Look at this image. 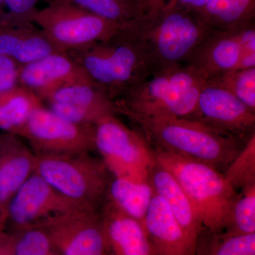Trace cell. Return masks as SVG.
<instances>
[{
	"mask_svg": "<svg viewBox=\"0 0 255 255\" xmlns=\"http://www.w3.org/2000/svg\"><path fill=\"white\" fill-rule=\"evenodd\" d=\"M196 14L211 30L234 29L255 21V0H211Z\"/></svg>",
	"mask_w": 255,
	"mask_h": 255,
	"instance_id": "22",
	"label": "cell"
},
{
	"mask_svg": "<svg viewBox=\"0 0 255 255\" xmlns=\"http://www.w3.org/2000/svg\"><path fill=\"white\" fill-rule=\"evenodd\" d=\"M95 126L65 120L43 105L33 111L19 137L36 154H75L95 151Z\"/></svg>",
	"mask_w": 255,
	"mask_h": 255,
	"instance_id": "9",
	"label": "cell"
},
{
	"mask_svg": "<svg viewBox=\"0 0 255 255\" xmlns=\"http://www.w3.org/2000/svg\"><path fill=\"white\" fill-rule=\"evenodd\" d=\"M223 174L236 191L255 185V132Z\"/></svg>",
	"mask_w": 255,
	"mask_h": 255,
	"instance_id": "27",
	"label": "cell"
},
{
	"mask_svg": "<svg viewBox=\"0 0 255 255\" xmlns=\"http://www.w3.org/2000/svg\"><path fill=\"white\" fill-rule=\"evenodd\" d=\"M191 119L242 140L255 132V112L227 90L206 81Z\"/></svg>",
	"mask_w": 255,
	"mask_h": 255,
	"instance_id": "13",
	"label": "cell"
},
{
	"mask_svg": "<svg viewBox=\"0 0 255 255\" xmlns=\"http://www.w3.org/2000/svg\"><path fill=\"white\" fill-rule=\"evenodd\" d=\"M155 160L182 188L204 228L223 232L239 194L222 172L203 162L154 147Z\"/></svg>",
	"mask_w": 255,
	"mask_h": 255,
	"instance_id": "5",
	"label": "cell"
},
{
	"mask_svg": "<svg viewBox=\"0 0 255 255\" xmlns=\"http://www.w3.org/2000/svg\"><path fill=\"white\" fill-rule=\"evenodd\" d=\"M100 212L107 255H155L143 226L106 199Z\"/></svg>",
	"mask_w": 255,
	"mask_h": 255,
	"instance_id": "17",
	"label": "cell"
},
{
	"mask_svg": "<svg viewBox=\"0 0 255 255\" xmlns=\"http://www.w3.org/2000/svg\"><path fill=\"white\" fill-rule=\"evenodd\" d=\"M167 0H150L151 6H153L159 4V3L164 2Z\"/></svg>",
	"mask_w": 255,
	"mask_h": 255,
	"instance_id": "35",
	"label": "cell"
},
{
	"mask_svg": "<svg viewBox=\"0 0 255 255\" xmlns=\"http://www.w3.org/2000/svg\"><path fill=\"white\" fill-rule=\"evenodd\" d=\"M62 51L41 31L26 26H0V55L7 57L19 66Z\"/></svg>",
	"mask_w": 255,
	"mask_h": 255,
	"instance_id": "20",
	"label": "cell"
},
{
	"mask_svg": "<svg viewBox=\"0 0 255 255\" xmlns=\"http://www.w3.org/2000/svg\"><path fill=\"white\" fill-rule=\"evenodd\" d=\"M15 233V255H59L46 233L33 226Z\"/></svg>",
	"mask_w": 255,
	"mask_h": 255,
	"instance_id": "29",
	"label": "cell"
},
{
	"mask_svg": "<svg viewBox=\"0 0 255 255\" xmlns=\"http://www.w3.org/2000/svg\"><path fill=\"white\" fill-rule=\"evenodd\" d=\"M6 210L0 203V233L6 231Z\"/></svg>",
	"mask_w": 255,
	"mask_h": 255,
	"instance_id": "34",
	"label": "cell"
},
{
	"mask_svg": "<svg viewBox=\"0 0 255 255\" xmlns=\"http://www.w3.org/2000/svg\"><path fill=\"white\" fill-rule=\"evenodd\" d=\"M195 255H255V233H215L204 228L196 241Z\"/></svg>",
	"mask_w": 255,
	"mask_h": 255,
	"instance_id": "25",
	"label": "cell"
},
{
	"mask_svg": "<svg viewBox=\"0 0 255 255\" xmlns=\"http://www.w3.org/2000/svg\"><path fill=\"white\" fill-rule=\"evenodd\" d=\"M59 255H107L100 210H79L40 224Z\"/></svg>",
	"mask_w": 255,
	"mask_h": 255,
	"instance_id": "11",
	"label": "cell"
},
{
	"mask_svg": "<svg viewBox=\"0 0 255 255\" xmlns=\"http://www.w3.org/2000/svg\"><path fill=\"white\" fill-rule=\"evenodd\" d=\"M15 233H0V255H15Z\"/></svg>",
	"mask_w": 255,
	"mask_h": 255,
	"instance_id": "33",
	"label": "cell"
},
{
	"mask_svg": "<svg viewBox=\"0 0 255 255\" xmlns=\"http://www.w3.org/2000/svg\"><path fill=\"white\" fill-rule=\"evenodd\" d=\"M36 160V153L21 137L0 133V203L5 210L18 189L34 173Z\"/></svg>",
	"mask_w": 255,
	"mask_h": 255,
	"instance_id": "18",
	"label": "cell"
},
{
	"mask_svg": "<svg viewBox=\"0 0 255 255\" xmlns=\"http://www.w3.org/2000/svg\"><path fill=\"white\" fill-rule=\"evenodd\" d=\"M165 1H169L191 12L197 13L204 9L211 0H167Z\"/></svg>",
	"mask_w": 255,
	"mask_h": 255,
	"instance_id": "32",
	"label": "cell"
},
{
	"mask_svg": "<svg viewBox=\"0 0 255 255\" xmlns=\"http://www.w3.org/2000/svg\"><path fill=\"white\" fill-rule=\"evenodd\" d=\"M150 181L156 194L164 199L186 236L196 246L204 226L175 178L155 160L151 169Z\"/></svg>",
	"mask_w": 255,
	"mask_h": 255,
	"instance_id": "19",
	"label": "cell"
},
{
	"mask_svg": "<svg viewBox=\"0 0 255 255\" xmlns=\"http://www.w3.org/2000/svg\"><path fill=\"white\" fill-rule=\"evenodd\" d=\"M33 22L57 48L66 53L107 41L122 26L63 0H55L37 11Z\"/></svg>",
	"mask_w": 255,
	"mask_h": 255,
	"instance_id": "8",
	"label": "cell"
},
{
	"mask_svg": "<svg viewBox=\"0 0 255 255\" xmlns=\"http://www.w3.org/2000/svg\"><path fill=\"white\" fill-rule=\"evenodd\" d=\"M83 82L94 83L68 53H53L23 65L18 74L20 86L31 90L37 97L64 85Z\"/></svg>",
	"mask_w": 255,
	"mask_h": 255,
	"instance_id": "14",
	"label": "cell"
},
{
	"mask_svg": "<svg viewBox=\"0 0 255 255\" xmlns=\"http://www.w3.org/2000/svg\"><path fill=\"white\" fill-rule=\"evenodd\" d=\"M154 147L199 161L225 172L247 140L215 130L195 119L132 117Z\"/></svg>",
	"mask_w": 255,
	"mask_h": 255,
	"instance_id": "2",
	"label": "cell"
},
{
	"mask_svg": "<svg viewBox=\"0 0 255 255\" xmlns=\"http://www.w3.org/2000/svg\"><path fill=\"white\" fill-rule=\"evenodd\" d=\"M90 210L70 200L34 172L6 206V229L16 233L60 215ZM93 211V210H92Z\"/></svg>",
	"mask_w": 255,
	"mask_h": 255,
	"instance_id": "10",
	"label": "cell"
},
{
	"mask_svg": "<svg viewBox=\"0 0 255 255\" xmlns=\"http://www.w3.org/2000/svg\"><path fill=\"white\" fill-rule=\"evenodd\" d=\"M149 1H150V0H149Z\"/></svg>",
	"mask_w": 255,
	"mask_h": 255,
	"instance_id": "36",
	"label": "cell"
},
{
	"mask_svg": "<svg viewBox=\"0 0 255 255\" xmlns=\"http://www.w3.org/2000/svg\"><path fill=\"white\" fill-rule=\"evenodd\" d=\"M68 53L114 101L155 73L141 48L122 30L107 41Z\"/></svg>",
	"mask_w": 255,
	"mask_h": 255,
	"instance_id": "4",
	"label": "cell"
},
{
	"mask_svg": "<svg viewBox=\"0 0 255 255\" xmlns=\"http://www.w3.org/2000/svg\"><path fill=\"white\" fill-rule=\"evenodd\" d=\"M35 172L60 194L87 209L99 211L113 176L91 152L36 154Z\"/></svg>",
	"mask_w": 255,
	"mask_h": 255,
	"instance_id": "6",
	"label": "cell"
},
{
	"mask_svg": "<svg viewBox=\"0 0 255 255\" xmlns=\"http://www.w3.org/2000/svg\"><path fill=\"white\" fill-rule=\"evenodd\" d=\"M141 48L156 72L184 65L212 31L196 13L169 1L152 6L121 28Z\"/></svg>",
	"mask_w": 255,
	"mask_h": 255,
	"instance_id": "1",
	"label": "cell"
},
{
	"mask_svg": "<svg viewBox=\"0 0 255 255\" xmlns=\"http://www.w3.org/2000/svg\"><path fill=\"white\" fill-rule=\"evenodd\" d=\"M206 81L227 90L255 112V68L231 70Z\"/></svg>",
	"mask_w": 255,
	"mask_h": 255,
	"instance_id": "26",
	"label": "cell"
},
{
	"mask_svg": "<svg viewBox=\"0 0 255 255\" xmlns=\"http://www.w3.org/2000/svg\"><path fill=\"white\" fill-rule=\"evenodd\" d=\"M155 194L150 179L135 180L112 177L107 199L117 209L143 226L146 213Z\"/></svg>",
	"mask_w": 255,
	"mask_h": 255,
	"instance_id": "21",
	"label": "cell"
},
{
	"mask_svg": "<svg viewBox=\"0 0 255 255\" xmlns=\"http://www.w3.org/2000/svg\"><path fill=\"white\" fill-rule=\"evenodd\" d=\"M206 80L186 65L156 72L114 102L118 114L192 119Z\"/></svg>",
	"mask_w": 255,
	"mask_h": 255,
	"instance_id": "3",
	"label": "cell"
},
{
	"mask_svg": "<svg viewBox=\"0 0 255 255\" xmlns=\"http://www.w3.org/2000/svg\"><path fill=\"white\" fill-rule=\"evenodd\" d=\"M95 151L113 177L147 180L155 162L153 149L144 135L126 126L117 115L95 125Z\"/></svg>",
	"mask_w": 255,
	"mask_h": 255,
	"instance_id": "7",
	"label": "cell"
},
{
	"mask_svg": "<svg viewBox=\"0 0 255 255\" xmlns=\"http://www.w3.org/2000/svg\"><path fill=\"white\" fill-rule=\"evenodd\" d=\"M96 16L124 26L151 7L149 0H63Z\"/></svg>",
	"mask_w": 255,
	"mask_h": 255,
	"instance_id": "24",
	"label": "cell"
},
{
	"mask_svg": "<svg viewBox=\"0 0 255 255\" xmlns=\"http://www.w3.org/2000/svg\"><path fill=\"white\" fill-rule=\"evenodd\" d=\"M38 97L48 110L75 124L95 126L104 117L118 114L114 101L92 82L64 85Z\"/></svg>",
	"mask_w": 255,
	"mask_h": 255,
	"instance_id": "12",
	"label": "cell"
},
{
	"mask_svg": "<svg viewBox=\"0 0 255 255\" xmlns=\"http://www.w3.org/2000/svg\"><path fill=\"white\" fill-rule=\"evenodd\" d=\"M242 53L236 28L212 30L194 48L184 65L195 70L206 80L236 70Z\"/></svg>",
	"mask_w": 255,
	"mask_h": 255,
	"instance_id": "15",
	"label": "cell"
},
{
	"mask_svg": "<svg viewBox=\"0 0 255 255\" xmlns=\"http://www.w3.org/2000/svg\"><path fill=\"white\" fill-rule=\"evenodd\" d=\"M38 0H0V26H26L33 22Z\"/></svg>",
	"mask_w": 255,
	"mask_h": 255,
	"instance_id": "30",
	"label": "cell"
},
{
	"mask_svg": "<svg viewBox=\"0 0 255 255\" xmlns=\"http://www.w3.org/2000/svg\"><path fill=\"white\" fill-rule=\"evenodd\" d=\"M20 67L12 60L0 55V93L9 91L19 85Z\"/></svg>",
	"mask_w": 255,
	"mask_h": 255,
	"instance_id": "31",
	"label": "cell"
},
{
	"mask_svg": "<svg viewBox=\"0 0 255 255\" xmlns=\"http://www.w3.org/2000/svg\"><path fill=\"white\" fill-rule=\"evenodd\" d=\"M143 227L155 255H195L196 246L186 236L165 201L155 192Z\"/></svg>",
	"mask_w": 255,
	"mask_h": 255,
	"instance_id": "16",
	"label": "cell"
},
{
	"mask_svg": "<svg viewBox=\"0 0 255 255\" xmlns=\"http://www.w3.org/2000/svg\"><path fill=\"white\" fill-rule=\"evenodd\" d=\"M231 210L223 232L234 235L255 233V185L241 191Z\"/></svg>",
	"mask_w": 255,
	"mask_h": 255,
	"instance_id": "28",
	"label": "cell"
},
{
	"mask_svg": "<svg viewBox=\"0 0 255 255\" xmlns=\"http://www.w3.org/2000/svg\"><path fill=\"white\" fill-rule=\"evenodd\" d=\"M42 105L33 92L20 85L0 93V130L19 136L33 111Z\"/></svg>",
	"mask_w": 255,
	"mask_h": 255,
	"instance_id": "23",
	"label": "cell"
}]
</instances>
